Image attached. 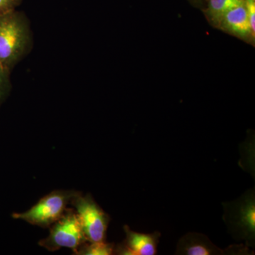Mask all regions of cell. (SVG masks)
Masks as SVG:
<instances>
[{
	"mask_svg": "<svg viewBox=\"0 0 255 255\" xmlns=\"http://www.w3.org/2000/svg\"><path fill=\"white\" fill-rule=\"evenodd\" d=\"M191 1H193V2L195 3V4H200V3L203 2L204 0H190Z\"/></svg>",
	"mask_w": 255,
	"mask_h": 255,
	"instance_id": "13",
	"label": "cell"
},
{
	"mask_svg": "<svg viewBox=\"0 0 255 255\" xmlns=\"http://www.w3.org/2000/svg\"><path fill=\"white\" fill-rule=\"evenodd\" d=\"M23 0H0V14L16 9Z\"/></svg>",
	"mask_w": 255,
	"mask_h": 255,
	"instance_id": "12",
	"label": "cell"
},
{
	"mask_svg": "<svg viewBox=\"0 0 255 255\" xmlns=\"http://www.w3.org/2000/svg\"><path fill=\"white\" fill-rule=\"evenodd\" d=\"M50 228L48 237L38 242V245L47 251L69 248L75 253L87 242L78 215L73 209H67L63 216Z\"/></svg>",
	"mask_w": 255,
	"mask_h": 255,
	"instance_id": "3",
	"label": "cell"
},
{
	"mask_svg": "<svg viewBox=\"0 0 255 255\" xmlns=\"http://www.w3.org/2000/svg\"><path fill=\"white\" fill-rule=\"evenodd\" d=\"M226 213L230 226L243 239L253 241L255 235V202L254 193L243 196L241 200L229 206Z\"/></svg>",
	"mask_w": 255,
	"mask_h": 255,
	"instance_id": "5",
	"label": "cell"
},
{
	"mask_svg": "<svg viewBox=\"0 0 255 255\" xmlns=\"http://www.w3.org/2000/svg\"><path fill=\"white\" fill-rule=\"evenodd\" d=\"M214 26L252 44L255 43V33L252 31L245 1L225 13Z\"/></svg>",
	"mask_w": 255,
	"mask_h": 255,
	"instance_id": "6",
	"label": "cell"
},
{
	"mask_svg": "<svg viewBox=\"0 0 255 255\" xmlns=\"http://www.w3.org/2000/svg\"><path fill=\"white\" fill-rule=\"evenodd\" d=\"M221 250L211 241L199 233H189L179 242L177 254L186 255H211L221 254Z\"/></svg>",
	"mask_w": 255,
	"mask_h": 255,
	"instance_id": "8",
	"label": "cell"
},
{
	"mask_svg": "<svg viewBox=\"0 0 255 255\" xmlns=\"http://www.w3.org/2000/svg\"><path fill=\"white\" fill-rule=\"evenodd\" d=\"M115 247L105 241L98 243L86 242L75 253L78 255H113Z\"/></svg>",
	"mask_w": 255,
	"mask_h": 255,
	"instance_id": "10",
	"label": "cell"
},
{
	"mask_svg": "<svg viewBox=\"0 0 255 255\" xmlns=\"http://www.w3.org/2000/svg\"><path fill=\"white\" fill-rule=\"evenodd\" d=\"M10 73L11 72L0 65V106L7 98L11 90Z\"/></svg>",
	"mask_w": 255,
	"mask_h": 255,
	"instance_id": "11",
	"label": "cell"
},
{
	"mask_svg": "<svg viewBox=\"0 0 255 255\" xmlns=\"http://www.w3.org/2000/svg\"><path fill=\"white\" fill-rule=\"evenodd\" d=\"M89 243L105 241L110 219L90 194L80 193L71 201Z\"/></svg>",
	"mask_w": 255,
	"mask_h": 255,
	"instance_id": "4",
	"label": "cell"
},
{
	"mask_svg": "<svg viewBox=\"0 0 255 255\" xmlns=\"http://www.w3.org/2000/svg\"><path fill=\"white\" fill-rule=\"evenodd\" d=\"M206 1L204 14L209 22L215 26L219 18L230 9L244 2V0H204Z\"/></svg>",
	"mask_w": 255,
	"mask_h": 255,
	"instance_id": "9",
	"label": "cell"
},
{
	"mask_svg": "<svg viewBox=\"0 0 255 255\" xmlns=\"http://www.w3.org/2000/svg\"><path fill=\"white\" fill-rule=\"evenodd\" d=\"M33 46L31 24L24 13L15 9L0 14V65L11 72Z\"/></svg>",
	"mask_w": 255,
	"mask_h": 255,
	"instance_id": "1",
	"label": "cell"
},
{
	"mask_svg": "<svg viewBox=\"0 0 255 255\" xmlns=\"http://www.w3.org/2000/svg\"><path fill=\"white\" fill-rule=\"evenodd\" d=\"M80 194L75 190H55L41 198L31 209L23 213H14V219L22 220L33 226L46 228L63 216L67 206Z\"/></svg>",
	"mask_w": 255,
	"mask_h": 255,
	"instance_id": "2",
	"label": "cell"
},
{
	"mask_svg": "<svg viewBox=\"0 0 255 255\" xmlns=\"http://www.w3.org/2000/svg\"><path fill=\"white\" fill-rule=\"evenodd\" d=\"M126 240L123 244L114 248L116 254L124 255H154L157 254V244L160 234L155 232L144 234L132 231L128 226H124Z\"/></svg>",
	"mask_w": 255,
	"mask_h": 255,
	"instance_id": "7",
	"label": "cell"
}]
</instances>
